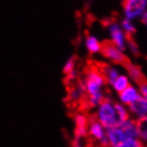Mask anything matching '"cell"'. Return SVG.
<instances>
[{"label":"cell","instance_id":"16","mask_svg":"<svg viewBox=\"0 0 147 147\" xmlns=\"http://www.w3.org/2000/svg\"><path fill=\"white\" fill-rule=\"evenodd\" d=\"M101 45L102 43L99 40V38L93 34H86L84 38V46L85 49L88 53L91 55H96L100 53L101 50Z\"/></svg>","mask_w":147,"mask_h":147},{"label":"cell","instance_id":"8","mask_svg":"<svg viewBox=\"0 0 147 147\" xmlns=\"http://www.w3.org/2000/svg\"><path fill=\"white\" fill-rule=\"evenodd\" d=\"M70 88H68V94H67V100L71 105L74 103H80L82 100H85V90L83 86L82 81H77V82H71Z\"/></svg>","mask_w":147,"mask_h":147},{"label":"cell","instance_id":"20","mask_svg":"<svg viewBox=\"0 0 147 147\" xmlns=\"http://www.w3.org/2000/svg\"><path fill=\"white\" fill-rule=\"evenodd\" d=\"M126 50H129L130 53L134 57H138L140 55V48H139V45L136 44L134 40L131 38V37H128V40H127V49Z\"/></svg>","mask_w":147,"mask_h":147},{"label":"cell","instance_id":"4","mask_svg":"<svg viewBox=\"0 0 147 147\" xmlns=\"http://www.w3.org/2000/svg\"><path fill=\"white\" fill-rule=\"evenodd\" d=\"M107 29H108V32H109L111 43L114 46H116L119 50L125 51L126 49H127L128 36L123 31L121 25L116 22L110 20V22H107Z\"/></svg>","mask_w":147,"mask_h":147},{"label":"cell","instance_id":"11","mask_svg":"<svg viewBox=\"0 0 147 147\" xmlns=\"http://www.w3.org/2000/svg\"><path fill=\"white\" fill-rule=\"evenodd\" d=\"M140 97H141V94L139 88H136V85L133 84H130L123 92L118 93V102H121V105L128 107L130 103L136 101Z\"/></svg>","mask_w":147,"mask_h":147},{"label":"cell","instance_id":"17","mask_svg":"<svg viewBox=\"0 0 147 147\" xmlns=\"http://www.w3.org/2000/svg\"><path fill=\"white\" fill-rule=\"evenodd\" d=\"M129 85H130V79H129V77L127 75L121 74V75L115 79V81L112 83L111 86H112L114 92L118 94V93L123 92L126 88H128Z\"/></svg>","mask_w":147,"mask_h":147},{"label":"cell","instance_id":"22","mask_svg":"<svg viewBox=\"0 0 147 147\" xmlns=\"http://www.w3.org/2000/svg\"><path fill=\"white\" fill-rule=\"evenodd\" d=\"M71 147H86V139H81L74 136L71 140Z\"/></svg>","mask_w":147,"mask_h":147},{"label":"cell","instance_id":"13","mask_svg":"<svg viewBox=\"0 0 147 147\" xmlns=\"http://www.w3.org/2000/svg\"><path fill=\"white\" fill-rule=\"evenodd\" d=\"M63 74L65 75V80L66 83L70 84L75 81L77 77V59L76 57H70L67 60L66 63L63 66Z\"/></svg>","mask_w":147,"mask_h":147},{"label":"cell","instance_id":"21","mask_svg":"<svg viewBox=\"0 0 147 147\" xmlns=\"http://www.w3.org/2000/svg\"><path fill=\"white\" fill-rule=\"evenodd\" d=\"M117 147H145V145L140 139H127Z\"/></svg>","mask_w":147,"mask_h":147},{"label":"cell","instance_id":"6","mask_svg":"<svg viewBox=\"0 0 147 147\" xmlns=\"http://www.w3.org/2000/svg\"><path fill=\"white\" fill-rule=\"evenodd\" d=\"M88 136L100 146L107 147V129L95 118H91L88 127Z\"/></svg>","mask_w":147,"mask_h":147},{"label":"cell","instance_id":"2","mask_svg":"<svg viewBox=\"0 0 147 147\" xmlns=\"http://www.w3.org/2000/svg\"><path fill=\"white\" fill-rule=\"evenodd\" d=\"M95 119L99 121L106 129H110L119 126L117 113L115 109V102L106 97L96 107Z\"/></svg>","mask_w":147,"mask_h":147},{"label":"cell","instance_id":"25","mask_svg":"<svg viewBox=\"0 0 147 147\" xmlns=\"http://www.w3.org/2000/svg\"><path fill=\"white\" fill-rule=\"evenodd\" d=\"M88 2H92L93 0H88Z\"/></svg>","mask_w":147,"mask_h":147},{"label":"cell","instance_id":"18","mask_svg":"<svg viewBox=\"0 0 147 147\" xmlns=\"http://www.w3.org/2000/svg\"><path fill=\"white\" fill-rule=\"evenodd\" d=\"M115 109H116L119 125H121L124 121H126L127 119L130 118V113H129L128 108L126 107V106L121 105V102H115Z\"/></svg>","mask_w":147,"mask_h":147},{"label":"cell","instance_id":"12","mask_svg":"<svg viewBox=\"0 0 147 147\" xmlns=\"http://www.w3.org/2000/svg\"><path fill=\"white\" fill-rule=\"evenodd\" d=\"M125 68L126 71H127V76L129 77L130 80H132L136 84L140 85L141 83H143L145 80V77H144V74L142 73V69L140 68V66L136 65L134 63L130 62V61H127L125 63Z\"/></svg>","mask_w":147,"mask_h":147},{"label":"cell","instance_id":"24","mask_svg":"<svg viewBox=\"0 0 147 147\" xmlns=\"http://www.w3.org/2000/svg\"><path fill=\"white\" fill-rule=\"evenodd\" d=\"M141 20H142V22L147 27V10L144 12V14L141 16Z\"/></svg>","mask_w":147,"mask_h":147},{"label":"cell","instance_id":"3","mask_svg":"<svg viewBox=\"0 0 147 147\" xmlns=\"http://www.w3.org/2000/svg\"><path fill=\"white\" fill-rule=\"evenodd\" d=\"M124 18L136 20L147 10V0H121Z\"/></svg>","mask_w":147,"mask_h":147},{"label":"cell","instance_id":"19","mask_svg":"<svg viewBox=\"0 0 147 147\" xmlns=\"http://www.w3.org/2000/svg\"><path fill=\"white\" fill-rule=\"evenodd\" d=\"M119 25H121L123 31L125 32V34L128 37H131L133 34L136 32V25H134L133 20H130V19L124 18L121 22V24H119Z\"/></svg>","mask_w":147,"mask_h":147},{"label":"cell","instance_id":"5","mask_svg":"<svg viewBox=\"0 0 147 147\" xmlns=\"http://www.w3.org/2000/svg\"><path fill=\"white\" fill-rule=\"evenodd\" d=\"M100 53L102 55L103 58L111 62L112 64H121V65H125V63L128 61L126 55L124 53V51L119 50L116 46H114L110 40L103 42L101 45V50Z\"/></svg>","mask_w":147,"mask_h":147},{"label":"cell","instance_id":"7","mask_svg":"<svg viewBox=\"0 0 147 147\" xmlns=\"http://www.w3.org/2000/svg\"><path fill=\"white\" fill-rule=\"evenodd\" d=\"M74 123H75V134H74V136L86 139L90 118L84 113L78 112L74 115Z\"/></svg>","mask_w":147,"mask_h":147},{"label":"cell","instance_id":"1","mask_svg":"<svg viewBox=\"0 0 147 147\" xmlns=\"http://www.w3.org/2000/svg\"><path fill=\"white\" fill-rule=\"evenodd\" d=\"M82 83L85 90V102L90 108H96L107 96L105 94L106 79L99 66H90L85 70Z\"/></svg>","mask_w":147,"mask_h":147},{"label":"cell","instance_id":"10","mask_svg":"<svg viewBox=\"0 0 147 147\" xmlns=\"http://www.w3.org/2000/svg\"><path fill=\"white\" fill-rule=\"evenodd\" d=\"M127 108L130 115H132L136 121L147 117V101L142 96L132 103H130Z\"/></svg>","mask_w":147,"mask_h":147},{"label":"cell","instance_id":"9","mask_svg":"<svg viewBox=\"0 0 147 147\" xmlns=\"http://www.w3.org/2000/svg\"><path fill=\"white\" fill-rule=\"evenodd\" d=\"M128 138L121 126L107 129V147H117Z\"/></svg>","mask_w":147,"mask_h":147},{"label":"cell","instance_id":"14","mask_svg":"<svg viewBox=\"0 0 147 147\" xmlns=\"http://www.w3.org/2000/svg\"><path fill=\"white\" fill-rule=\"evenodd\" d=\"M99 68L102 73L105 79H106V82H107L108 85H112L115 79L121 75L118 68L115 66V64H108V63L107 64H102Z\"/></svg>","mask_w":147,"mask_h":147},{"label":"cell","instance_id":"23","mask_svg":"<svg viewBox=\"0 0 147 147\" xmlns=\"http://www.w3.org/2000/svg\"><path fill=\"white\" fill-rule=\"evenodd\" d=\"M139 90H140L141 96L147 101V81H144L143 83L139 85Z\"/></svg>","mask_w":147,"mask_h":147},{"label":"cell","instance_id":"15","mask_svg":"<svg viewBox=\"0 0 147 147\" xmlns=\"http://www.w3.org/2000/svg\"><path fill=\"white\" fill-rule=\"evenodd\" d=\"M121 129L124 130L126 136L128 139H140V133H139V126L138 121L134 118H129L126 121H124L121 125H119Z\"/></svg>","mask_w":147,"mask_h":147}]
</instances>
